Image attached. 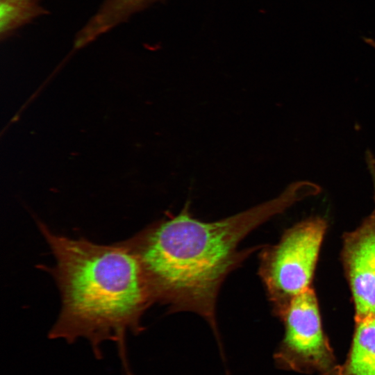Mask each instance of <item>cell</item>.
<instances>
[{"instance_id": "1", "label": "cell", "mask_w": 375, "mask_h": 375, "mask_svg": "<svg viewBox=\"0 0 375 375\" xmlns=\"http://www.w3.org/2000/svg\"><path fill=\"white\" fill-rule=\"evenodd\" d=\"M304 198L302 188L292 183L276 199L211 222L194 218L186 204L177 215L128 239L153 300L172 310L200 315L217 333L215 306L218 290L228 272L250 252L239 251L240 243L268 219Z\"/></svg>"}, {"instance_id": "2", "label": "cell", "mask_w": 375, "mask_h": 375, "mask_svg": "<svg viewBox=\"0 0 375 375\" xmlns=\"http://www.w3.org/2000/svg\"><path fill=\"white\" fill-rule=\"evenodd\" d=\"M55 258L51 269L61 297L51 338L87 339L96 356L106 340L124 357L127 331L142 329L141 317L154 301L142 264L128 240L100 244L70 238L37 222Z\"/></svg>"}, {"instance_id": "3", "label": "cell", "mask_w": 375, "mask_h": 375, "mask_svg": "<svg viewBox=\"0 0 375 375\" xmlns=\"http://www.w3.org/2000/svg\"><path fill=\"white\" fill-rule=\"evenodd\" d=\"M325 231L323 219H308L263 252L260 274L279 315L294 297L310 288Z\"/></svg>"}, {"instance_id": "4", "label": "cell", "mask_w": 375, "mask_h": 375, "mask_svg": "<svg viewBox=\"0 0 375 375\" xmlns=\"http://www.w3.org/2000/svg\"><path fill=\"white\" fill-rule=\"evenodd\" d=\"M285 335L274 355L278 368L329 375L338 365L323 331L317 300L310 288L294 297L280 315Z\"/></svg>"}, {"instance_id": "5", "label": "cell", "mask_w": 375, "mask_h": 375, "mask_svg": "<svg viewBox=\"0 0 375 375\" xmlns=\"http://www.w3.org/2000/svg\"><path fill=\"white\" fill-rule=\"evenodd\" d=\"M375 199V158L366 162ZM343 257L355 306V319L375 315V209L344 240Z\"/></svg>"}, {"instance_id": "6", "label": "cell", "mask_w": 375, "mask_h": 375, "mask_svg": "<svg viewBox=\"0 0 375 375\" xmlns=\"http://www.w3.org/2000/svg\"><path fill=\"white\" fill-rule=\"evenodd\" d=\"M160 0H105L99 9L78 32L74 50L80 49L126 22L132 15Z\"/></svg>"}, {"instance_id": "7", "label": "cell", "mask_w": 375, "mask_h": 375, "mask_svg": "<svg viewBox=\"0 0 375 375\" xmlns=\"http://www.w3.org/2000/svg\"><path fill=\"white\" fill-rule=\"evenodd\" d=\"M329 375H375V315L356 320L347 356Z\"/></svg>"}, {"instance_id": "8", "label": "cell", "mask_w": 375, "mask_h": 375, "mask_svg": "<svg viewBox=\"0 0 375 375\" xmlns=\"http://www.w3.org/2000/svg\"><path fill=\"white\" fill-rule=\"evenodd\" d=\"M41 0H0V39L6 40L17 29L48 13Z\"/></svg>"}]
</instances>
